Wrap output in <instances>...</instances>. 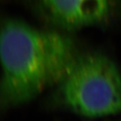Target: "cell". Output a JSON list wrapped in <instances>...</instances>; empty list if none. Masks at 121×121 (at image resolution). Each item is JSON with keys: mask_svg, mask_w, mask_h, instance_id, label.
Here are the masks:
<instances>
[{"mask_svg": "<svg viewBox=\"0 0 121 121\" xmlns=\"http://www.w3.org/2000/svg\"><path fill=\"white\" fill-rule=\"evenodd\" d=\"M0 54L1 101L5 107L26 103L59 84L77 55L68 36L13 19L2 25Z\"/></svg>", "mask_w": 121, "mask_h": 121, "instance_id": "1", "label": "cell"}, {"mask_svg": "<svg viewBox=\"0 0 121 121\" xmlns=\"http://www.w3.org/2000/svg\"><path fill=\"white\" fill-rule=\"evenodd\" d=\"M59 87L63 103L80 115L97 117L121 112V76L104 55L77 54Z\"/></svg>", "mask_w": 121, "mask_h": 121, "instance_id": "2", "label": "cell"}, {"mask_svg": "<svg viewBox=\"0 0 121 121\" xmlns=\"http://www.w3.org/2000/svg\"><path fill=\"white\" fill-rule=\"evenodd\" d=\"M48 22L65 30L96 25L107 18L110 0H36Z\"/></svg>", "mask_w": 121, "mask_h": 121, "instance_id": "3", "label": "cell"}]
</instances>
